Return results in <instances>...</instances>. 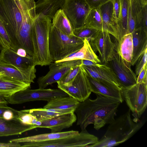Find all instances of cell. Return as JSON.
Masks as SVG:
<instances>
[{
	"label": "cell",
	"instance_id": "6da1fadb",
	"mask_svg": "<svg viewBox=\"0 0 147 147\" xmlns=\"http://www.w3.org/2000/svg\"><path fill=\"white\" fill-rule=\"evenodd\" d=\"M95 94L96 99L88 98L79 102L75 111L77 115V125H80L82 131L86 130L88 126L91 124L96 130L110 124L115 119L117 108L121 103L116 99Z\"/></svg>",
	"mask_w": 147,
	"mask_h": 147
},
{
	"label": "cell",
	"instance_id": "7a4b0ae2",
	"mask_svg": "<svg viewBox=\"0 0 147 147\" xmlns=\"http://www.w3.org/2000/svg\"><path fill=\"white\" fill-rule=\"evenodd\" d=\"M129 109L125 113L109 124L102 138L95 144L86 147H111L116 146L128 140L143 126L141 122H134Z\"/></svg>",
	"mask_w": 147,
	"mask_h": 147
},
{
	"label": "cell",
	"instance_id": "3957f363",
	"mask_svg": "<svg viewBox=\"0 0 147 147\" xmlns=\"http://www.w3.org/2000/svg\"><path fill=\"white\" fill-rule=\"evenodd\" d=\"M52 20L42 14L36 15L34 19L32 34L34 49L32 57L34 65L41 66L49 65L53 61L49 53V39Z\"/></svg>",
	"mask_w": 147,
	"mask_h": 147
},
{
	"label": "cell",
	"instance_id": "277c9868",
	"mask_svg": "<svg viewBox=\"0 0 147 147\" xmlns=\"http://www.w3.org/2000/svg\"><path fill=\"white\" fill-rule=\"evenodd\" d=\"M22 20L18 0H0V22L9 36L11 49L16 52L20 48L18 36Z\"/></svg>",
	"mask_w": 147,
	"mask_h": 147
},
{
	"label": "cell",
	"instance_id": "5b68a950",
	"mask_svg": "<svg viewBox=\"0 0 147 147\" xmlns=\"http://www.w3.org/2000/svg\"><path fill=\"white\" fill-rule=\"evenodd\" d=\"M84 39L74 35L65 34L51 25L49 39V51L51 59L57 62L78 50L83 46Z\"/></svg>",
	"mask_w": 147,
	"mask_h": 147
},
{
	"label": "cell",
	"instance_id": "8992f818",
	"mask_svg": "<svg viewBox=\"0 0 147 147\" xmlns=\"http://www.w3.org/2000/svg\"><path fill=\"white\" fill-rule=\"evenodd\" d=\"M22 15V22L18 34L20 48L24 49L27 54L32 57L34 49L32 34L36 14L34 0H18Z\"/></svg>",
	"mask_w": 147,
	"mask_h": 147
},
{
	"label": "cell",
	"instance_id": "52a82bcc",
	"mask_svg": "<svg viewBox=\"0 0 147 147\" xmlns=\"http://www.w3.org/2000/svg\"><path fill=\"white\" fill-rule=\"evenodd\" d=\"M98 138L90 134L86 130L76 135L64 138L42 142H23L21 147H86L96 143Z\"/></svg>",
	"mask_w": 147,
	"mask_h": 147
},
{
	"label": "cell",
	"instance_id": "ba28073f",
	"mask_svg": "<svg viewBox=\"0 0 147 147\" xmlns=\"http://www.w3.org/2000/svg\"><path fill=\"white\" fill-rule=\"evenodd\" d=\"M121 95L132 115L138 120L147 105V83H136L121 89Z\"/></svg>",
	"mask_w": 147,
	"mask_h": 147
},
{
	"label": "cell",
	"instance_id": "9c48e42d",
	"mask_svg": "<svg viewBox=\"0 0 147 147\" xmlns=\"http://www.w3.org/2000/svg\"><path fill=\"white\" fill-rule=\"evenodd\" d=\"M68 95L59 89L27 88L18 91L11 96L5 98L8 103L18 104L28 102L43 100L48 102L55 97L66 96Z\"/></svg>",
	"mask_w": 147,
	"mask_h": 147
},
{
	"label": "cell",
	"instance_id": "30bf717a",
	"mask_svg": "<svg viewBox=\"0 0 147 147\" xmlns=\"http://www.w3.org/2000/svg\"><path fill=\"white\" fill-rule=\"evenodd\" d=\"M57 83L58 88L80 102L88 98L92 92L87 76L80 65L78 73L70 82L64 84Z\"/></svg>",
	"mask_w": 147,
	"mask_h": 147
},
{
	"label": "cell",
	"instance_id": "8fae6325",
	"mask_svg": "<svg viewBox=\"0 0 147 147\" xmlns=\"http://www.w3.org/2000/svg\"><path fill=\"white\" fill-rule=\"evenodd\" d=\"M60 9L73 29L85 26L86 18L91 9L86 0H65Z\"/></svg>",
	"mask_w": 147,
	"mask_h": 147
},
{
	"label": "cell",
	"instance_id": "7c38bea8",
	"mask_svg": "<svg viewBox=\"0 0 147 147\" xmlns=\"http://www.w3.org/2000/svg\"><path fill=\"white\" fill-rule=\"evenodd\" d=\"M106 64L115 74L121 88L136 83V76L131 68V63L125 60L117 53Z\"/></svg>",
	"mask_w": 147,
	"mask_h": 147
},
{
	"label": "cell",
	"instance_id": "4fadbf2b",
	"mask_svg": "<svg viewBox=\"0 0 147 147\" xmlns=\"http://www.w3.org/2000/svg\"><path fill=\"white\" fill-rule=\"evenodd\" d=\"M110 35L107 32L98 30L88 42L94 52L98 53L102 64H106L117 53Z\"/></svg>",
	"mask_w": 147,
	"mask_h": 147
},
{
	"label": "cell",
	"instance_id": "5bb4252c",
	"mask_svg": "<svg viewBox=\"0 0 147 147\" xmlns=\"http://www.w3.org/2000/svg\"><path fill=\"white\" fill-rule=\"evenodd\" d=\"M77 64L76 60L52 63L49 65V70L47 73L38 79L39 88H45L48 86L60 81Z\"/></svg>",
	"mask_w": 147,
	"mask_h": 147
},
{
	"label": "cell",
	"instance_id": "9a60e30c",
	"mask_svg": "<svg viewBox=\"0 0 147 147\" xmlns=\"http://www.w3.org/2000/svg\"><path fill=\"white\" fill-rule=\"evenodd\" d=\"M80 66L87 76L120 88L116 76L106 64H100L96 66Z\"/></svg>",
	"mask_w": 147,
	"mask_h": 147
},
{
	"label": "cell",
	"instance_id": "2e32d148",
	"mask_svg": "<svg viewBox=\"0 0 147 147\" xmlns=\"http://www.w3.org/2000/svg\"><path fill=\"white\" fill-rule=\"evenodd\" d=\"M35 67L33 66L27 69H21L0 61V72H3L8 77L26 83H34L36 77Z\"/></svg>",
	"mask_w": 147,
	"mask_h": 147
},
{
	"label": "cell",
	"instance_id": "e0dca14e",
	"mask_svg": "<svg viewBox=\"0 0 147 147\" xmlns=\"http://www.w3.org/2000/svg\"><path fill=\"white\" fill-rule=\"evenodd\" d=\"M71 112L62 114L51 118L40 121L39 127L49 129L51 133L61 132L63 129L71 127L77 120L74 113Z\"/></svg>",
	"mask_w": 147,
	"mask_h": 147
},
{
	"label": "cell",
	"instance_id": "ac0fdd59",
	"mask_svg": "<svg viewBox=\"0 0 147 147\" xmlns=\"http://www.w3.org/2000/svg\"><path fill=\"white\" fill-rule=\"evenodd\" d=\"M0 61L21 69H26L35 66L32 57L20 56L11 48H4L1 51Z\"/></svg>",
	"mask_w": 147,
	"mask_h": 147
},
{
	"label": "cell",
	"instance_id": "d6986e66",
	"mask_svg": "<svg viewBox=\"0 0 147 147\" xmlns=\"http://www.w3.org/2000/svg\"><path fill=\"white\" fill-rule=\"evenodd\" d=\"M87 77L92 92L116 99L121 103L123 102L124 100L121 95V88L107 82L95 80L87 76Z\"/></svg>",
	"mask_w": 147,
	"mask_h": 147
},
{
	"label": "cell",
	"instance_id": "ffe728a7",
	"mask_svg": "<svg viewBox=\"0 0 147 147\" xmlns=\"http://www.w3.org/2000/svg\"><path fill=\"white\" fill-rule=\"evenodd\" d=\"M36 128V125L24 124L18 119L7 120L0 118V137L20 135Z\"/></svg>",
	"mask_w": 147,
	"mask_h": 147
},
{
	"label": "cell",
	"instance_id": "44dd1931",
	"mask_svg": "<svg viewBox=\"0 0 147 147\" xmlns=\"http://www.w3.org/2000/svg\"><path fill=\"white\" fill-rule=\"evenodd\" d=\"M97 8L101 17L103 31L108 32L116 39L117 37V25L113 20L112 0Z\"/></svg>",
	"mask_w": 147,
	"mask_h": 147
},
{
	"label": "cell",
	"instance_id": "7402d4cb",
	"mask_svg": "<svg viewBox=\"0 0 147 147\" xmlns=\"http://www.w3.org/2000/svg\"><path fill=\"white\" fill-rule=\"evenodd\" d=\"M132 34L133 51L131 63L134 66L139 58L147 50V32L140 27L135 29Z\"/></svg>",
	"mask_w": 147,
	"mask_h": 147
},
{
	"label": "cell",
	"instance_id": "603a6c76",
	"mask_svg": "<svg viewBox=\"0 0 147 147\" xmlns=\"http://www.w3.org/2000/svg\"><path fill=\"white\" fill-rule=\"evenodd\" d=\"M30 84L4 75L0 78V95L5 98L9 97L18 91L30 88Z\"/></svg>",
	"mask_w": 147,
	"mask_h": 147
},
{
	"label": "cell",
	"instance_id": "cb8c5ba5",
	"mask_svg": "<svg viewBox=\"0 0 147 147\" xmlns=\"http://www.w3.org/2000/svg\"><path fill=\"white\" fill-rule=\"evenodd\" d=\"M65 0H38L35 2L36 15L42 14L52 20Z\"/></svg>",
	"mask_w": 147,
	"mask_h": 147
},
{
	"label": "cell",
	"instance_id": "d4e9b609",
	"mask_svg": "<svg viewBox=\"0 0 147 147\" xmlns=\"http://www.w3.org/2000/svg\"><path fill=\"white\" fill-rule=\"evenodd\" d=\"M78 59L89 60L101 64L98 57L93 51L86 38H84L83 45L80 49L62 59L54 62H59Z\"/></svg>",
	"mask_w": 147,
	"mask_h": 147
},
{
	"label": "cell",
	"instance_id": "484cf974",
	"mask_svg": "<svg viewBox=\"0 0 147 147\" xmlns=\"http://www.w3.org/2000/svg\"><path fill=\"white\" fill-rule=\"evenodd\" d=\"M79 133L77 131L51 133L37 135L26 137L13 139L9 142L23 143L29 142H42L73 136Z\"/></svg>",
	"mask_w": 147,
	"mask_h": 147
},
{
	"label": "cell",
	"instance_id": "4316f807",
	"mask_svg": "<svg viewBox=\"0 0 147 147\" xmlns=\"http://www.w3.org/2000/svg\"><path fill=\"white\" fill-rule=\"evenodd\" d=\"M114 40L113 43L117 52L125 60L131 63L133 51L132 33L124 35L118 41Z\"/></svg>",
	"mask_w": 147,
	"mask_h": 147
},
{
	"label": "cell",
	"instance_id": "83f0119b",
	"mask_svg": "<svg viewBox=\"0 0 147 147\" xmlns=\"http://www.w3.org/2000/svg\"><path fill=\"white\" fill-rule=\"evenodd\" d=\"M79 102L69 96L55 97L47 102L43 108L65 110H75Z\"/></svg>",
	"mask_w": 147,
	"mask_h": 147
},
{
	"label": "cell",
	"instance_id": "f1b7e54d",
	"mask_svg": "<svg viewBox=\"0 0 147 147\" xmlns=\"http://www.w3.org/2000/svg\"><path fill=\"white\" fill-rule=\"evenodd\" d=\"M121 9L119 19L117 23V38L118 41L124 35L128 34L127 19L129 7V0H120Z\"/></svg>",
	"mask_w": 147,
	"mask_h": 147
},
{
	"label": "cell",
	"instance_id": "f546056e",
	"mask_svg": "<svg viewBox=\"0 0 147 147\" xmlns=\"http://www.w3.org/2000/svg\"><path fill=\"white\" fill-rule=\"evenodd\" d=\"M52 25L65 34L74 35L71 24L61 9L58 10L55 14L52 19Z\"/></svg>",
	"mask_w": 147,
	"mask_h": 147
},
{
	"label": "cell",
	"instance_id": "4dcf8cb0",
	"mask_svg": "<svg viewBox=\"0 0 147 147\" xmlns=\"http://www.w3.org/2000/svg\"><path fill=\"white\" fill-rule=\"evenodd\" d=\"M85 26L103 31L101 17L97 8L90 9L86 18Z\"/></svg>",
	"mask_w": 147,
	"mask_h": 147
},
{
	"label": "cell",
	"instance_id": "1f68e13d",
	"mask_svg": "<svg viewBox=\"0 0 147 147\" xmlns=\"http://www.w3.org/2000/svg\"><path fill=\"white\" fill-rule=\"evenodd\" d=\"M28 113L35 117L38 120L41 121L51 118L61 113L49 111L45 108L26 109Z\"/></svg>",
	"mask_w": 147,
	"mask_h": 147
},
{
	"label": "cell",
	"instance_id": "d6a6232c",
	"mask_svg": "<svg viewBox=\"0 0 147 147\" xmlns=\"http://www.w3.org/2000/svg\"><path fill=\"white\" fill-rule=\"evenodd\" d=\"M98 30L86 26L73 29L74 35L82 38H86L89 42L90 39L94 36Z\"/></svg>",
	"mask_w": 147,
	"mask_h": 147
},
{
	"label": "cell",
	"instance_id": "836d02e7",
	"mask_svg": "<svg viewBox=\"0 0 147 147\" xmlns=\"http://www.w3.org/2000/svg\"><path fill=\"white\" fill-rule=\"evenodd\" d=\"M18 119L24 124L36 125L37 126L36 123L38 120L35 117L28 113L25 110L18 111Z\"/></svg>",
	"mask_w": 147,
	"mask_h": 147
},
{
	"label": "cell",
	"instance_id": "e575fe53",
	"mask_svg": "<svg viewBox=\"0 0 147 147\" xmlns=\"http://www.w3.org/2000/svg\"><path fill=\"white\" fill-rule=\"evenodd\" d=\"M0 45L3 48L11 49V43L5 28L0 22Z\"/></svg>",
	"mask_w": 147,
	"mask_h": 147
},
{
	"label": "cell",
	"instance_id": "d590c367",
	"mask_svg": "<svg viewBox=\"0 0 147 147\" xmlns=\"http://www.w3.org/2000/svg\"><path fill=\"white\" fill-rule=\"evenodd\" d=\"M80 69V65L73 67L65 77L60 81L57 82L61 84L67 83L72 80L77 75Z\"/></svg>",
	"mask_w": 147,
	"mask_h": 147
},
{
	"label": "cell",
	"instance_id": "8d00e7d4",
	"mask_svg": "<svg viewBox=\"0 0 147 147\" xmlns=\"http://www.w3.org/2000/svg\"><path fill=\"white\" fill-rule=\"evenodd\" d=\"M147 50H146L140 56L137 60L135 64V73L138 76L145 64L147 63Z\"/></svg>",
	"mask_w": 147,
	"mask_h": 147
},
{
	"label": "cell",
	"instance_id": "74e56055",
	"mask_svg": "<svg viewBox=\"0 0 147 147\" xmlns=\"http://www.w3.org/2000/svg\"><path fill=\"white\" fill-rule=\"evenodd\" d=\"M147 4L144 5L142 10V16L138 26V28L141 27L147 32Z\"/></svg>",
	"mask_w": 147,
	"mask_h": 147
},
{
	"label": "cell",
	"instance_id": "f35d334b",
	"mask_svg": "<svg viewBox=\"0 0 147 147\" xmlns=\"http://www.w3.org/2000/svg\"><path fill=\"white\" fill-rule=\"evenodd\" d=\"M136 24V19L133 16L131 9L129 7L127 19L128 34L132 33L135 29Z\"/></svg>",
	"mask_w": 147,
	"mask_h": 147
},
{
	"label": "cell",
	"instance_id": "ab89813d",
	"mask_svg": "<svg viewBox=\"0 0 147 147\" xmlns=\"http://www.w3.org/2000/svg\"><path fill=\"white\" fill-rule=\"evenodd\" d=\"M112 1L113 3V20L116 24L120 16L121 9L120 1V0H112Z\"/></svg>",
	"mask_w": 147,
	"mask_h": 147
},
{
	"label": "cell",
	"instance_id": "60d3db41",
	"mask_svg": "<svg viewBox=\"0 0 147 147\" xmlns=\"http://www.w3.org/2000/svg\"><path fill=\"white\" fill-rule=\"evenodd\" d=\"M147 63L145 64L137 78L136 83H147Z\"/></svg>",
	"mask_w": 147,
	"mask_h": 147
},
{
	"label": "cell",
	"instance_id": "b9f144b4",
	"mask_svg": "<svg viewBox=\"0 0 147 147\" xmlns=\"http://www.w3.org/2000/svg\"><path fill=\"white\" fill-rule=\"evenodd\" d=\"M112 0H86L90 9L97 8Z\"/></svg>",
	"mask_w": 147,
	"mask_h": 147
},
{
	"label": "cell",
	"instance_id": "7bdbcfd3",
	"mask_svg": "<svg viewBox=\"0 0 147 147\" xmlns=\"http://www.w3.org/2000/svg\"><path fill=\"white\" fill-rule=\"evenodd\" d=\"M21 144L16 142H9L8 143L0 142V147H20Z\"/></svg>",
	"mask_w": 147,
	"mask_h": 147
},
{
	"label": "cell",
	"instance_id": "ee69618b",
	"mask_svg": "<svg viewBox=\"0 0 147 147\" xmlns=\"http://www.w3.org/2000/svg\"><path fill=\"white\" fill-rule=\"evenodd\" d=\"M100 63H96L92 61L85 59L81 60V65H84L87 66H96L99 65Z\"/></svg>",
	"mask_w": 147,
	"mask_h": 147
},
{
	"label": "cell",
	"instance_id": "f6af8a7d",
	"mask_svg": "<svg viewBox=\"0 0 147 147\" xmlns=\"http://www.w3.org/2000/svg\"><path fill=\"white\" fill-rule=\"evenodd\" d=\"M7 104L5 103L0 105V118H3V114L5 111L12 109V108L8 106L7 105Z\"/></svg>",
	"mask_w": 147,
	"mask_h": 147
},
{
	"label": "cell",
	"instance_id": "bcb514c9",
	"mask_svg": "<svg viewBox=\"0 0 147 147\" xmlns=\"http://www.w3.org/2000/svg\"><path fill=\"white\" fill-rule=\"evenodd\" d=\"M16 52L18 55L22 57H25L29 55L27 54L26 51L22 48H19Z\"/></svg>",
	"mask_w": 147,
	"mask_h": 147
},
{
	"label": "cell",
	"instance_id": "7dc6e473",
	"mask_svg": "<svg viewBox=\"0 0 147 147\" xmlns=\"http://www.w3.org/2000/svg\"><path fill=\"white\" fill-rule=\"evenodd\" d=\"M8 103L5 98L0 95V105Z\"/></svg>",
	"mask_w": 147,
	"mask_h": 147
},
{
	"label": "cell",
	"instance_id": "c3c4849f",
	"mask_svg": "<svg viewBox=\"0 0 147 147\" xmlns=\"http://www.w3.org/2000/svg\"><path fill=\"white\" fill-rule=\"evenodd\" d=\"M143 7L146 5L147 4V0H142Z\"/></svg>",
	"mask_w": 147,
	"mask_h": 147
},
{
	"label": "cell",
	"instance_id": "681fc988",
	"mask_svg": "<svg viewBox=\"0 0 147 147\" xmlns=\"http://www.w3.org/2000/svg\"><path fill=\"white\" fill-rule=\"evenodd\" d=\"M5 75L4 73L3 72H0V78Z\"/></svg>",
	"mask_w": 147,
	"mask_h": 147
},
{
	"label": "cell",
	"instance_id": "f907efd6",
	"mask_svg": "<svg viewBox=\"0 0 147 147\" xmlns=\"http://www.w3.org/2000/svg\"><path fill=\"white\" fill-rule=\"evenodd\" d=\"M3 48L1 45H0V51H1Z\"/></svg>",
	"mask_w": 147,
	"mask_h": 147
},
{
	"label": "cell",
	"instance_id": "816d5d0a",
	"mask_svg": "<svg viewBox=\"0 0 147 147\" xmlns=\"http://www.w3.org/2000/svg\"></svg>",
	"mask_w": 147,
	"mask_h": 147
}]
</instances>
